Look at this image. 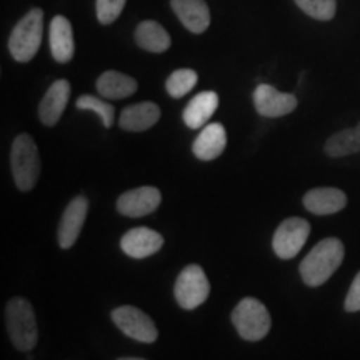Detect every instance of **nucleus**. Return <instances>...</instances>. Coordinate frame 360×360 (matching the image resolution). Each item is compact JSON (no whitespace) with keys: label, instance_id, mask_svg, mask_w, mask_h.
I'll use <instances>...</instances> for the list:
<instances>
[{"label":"nucleus","instance_id":"obj_1","mask_svg":"<svg viewBox=\"0 0 360 360\" xmlns=\"http://www.w3.org/2000/svg\"><path fill=\"white\" fill-rule=\"evenodd\" d=\"M345 247L340 238L327 237L305 255L299 265L300 277L307 287H321L344 262Z\"/></svg>","mask_w":360,"mask_h":360},{"label":"nucleus","instance_id":"obj_2","mask_svg":"<svg viewBox=\"0 0 360 360\" xmlns=\"http://www.w3.org/2000/svg\"><path fill=\"white\" fill-rule=\"evenodd\" d=\"M7 332L13 347L20 352H30L39 340L37 321L34 307L24 297H13L6 307Z\"/></svg>","mask_w":360,"mask_h":360},{"label":"nucleus","instance_id":"obj_3","mask_svg":"<svg viewBox=\"0 0 360 360\" xmlns=\"http://www.w3.org/2000/svg\"><path fill=\"white\" fill-rule=\"evenodd\" d=\"M13 182L20 192H29L37 186L40 175V157L37 143L29 134L17 135L11 148Z\"/></svg>","mask_w":360,"mask_h":360},{"label":"nucleus","instance_id":"obj_4","mask_svg":"<svg viewBox=\"0 0 360 360\" xmlns=\"http://www.w3.org/2000/svg\"><path fill=\"white\" fill-rule=\"evenodd\" d=\"M44 35V12L42 8H32L25 13L13 27L8 37V51L17 62L32 60L39 52Z\"/></svg>","mask_w":360,"mask_h":360},{"label":"nucleus","instance_id":"obj_5","mask_svg":"<svg viewBox=\"0 0 360 360\" xmlns=\"http://www.w3.org/2000/svg\"><path fill=\"white\" fill-rule=\"evenodd\" d=\"M232 323L238 335L247 342L262 340L272 327V319L265 305L254 297H245L232 310Z\"/></svg>","mask_w":360,"mask_h":360},{"label":"nucleus","instance_id":"obj_6","mask_svg":"<svg viewBox=\"0 0 360 360\" xmlns=\"http://www.w3.org/2000/svg\"><path fill=\"white\" fill-rule=\"evenodd\" d=\"M210 283L204 269L197 264L187 265L175 281L174 295L177 304L186 310H193L209 299Z\"/></svg>","mask_w":360,"mask_h":360},{"label":"nucleus","instance_id":"obj_7","mask_svg":"<svg viewBox=\"0 0 360 360\" xmlns=\"http://www.w3.org/2000/svg\"><path fill=\"white\" fill-rule=\"evenodd\" d=\"M310 236V224L302 217H289L282 220L272 238L274 252L278 259H294L307 242Z\"/></svg>","mask_w":360,"mask_h":360},{"label":"nucleus","instance_id":"obj_8","mask_svg":"<svg viewBox=\"0 0 360 360\" xmlns=\"http://www.w3.org/2000/svg\"><path fill=\"white\" fill-rule=\"evenodd\" d=\"M112 321L125 335L132 340L142 342V344H154L159 337L155 323L141 309L132 305H122L112 312Z\"/></svg>","mask_w":360,"mask_h":360},{"label":"nucleus","instance_id":"obj_9","mask_svg":"<svg viewBox=\"0 0 360 360\" xmlns=\"http://www.w3.org/2000/svg\"><path fill=\"white\" fill-rule=\"evenodd\" d=\"M297 97L294 94H285L269 84H260L254 90L255 110L262 117L277 119V117L289 115L297 109Z\"/></svg>","mask_w":360,"mask_h":360},{"label":"nucleus","instance_id":"obj_10","mask_svg":"<svg viewBox=\"0 0 360 360\" xmlns=\"http://www.w3.org/2000/svg\"><path fill=\"white\" fill-rule=\"evenodd\" d=\"M89 214V199L85 195H77L75 199L69 202L65 207L64 214H62L60 224H58V245L62 249H70L74 247L75 242L82 232V227L85 224Z\"/></svg>","mask_w":360,"mask_h":360},{"label":"nucleus","instance_id":"obj_11","mask_svg":"<svg viewBox=\"0 0 360 360\" xmlns=\"http://www.w3.org/2000/svg\"><path fill=\"white\" fill-rule=\"evenodd\" d=\"M162 202V193L157 187H137L124 192L117 199V210L125 217H146L155 212Z\"/></svg>","mask_w":360,"mask_h":360},{"label":"nucleus","instance_id":"obj_12","mask_svg":"<svg viewBox=\"0 0 360 360\" xmlns=\"http://www.w3.org/2000/svg\"><path fill=\"white\" fill-rule=\"evenodd\" d=\"M164 247V237L157 231L148 227H135L124 233L120 240V249L125 255L132 259H146L150 257Z\"/></svg>","mask_w":360,"mask_h":360},{"label":"nucleus","instance_id":"obj_13","mask_svg":"<svg viewBox=\"0 0 360 360\" xmlns=\"http://www.w3.org/2000/svg\"><path fill=\"white\" fill-rule=\"evenodd\" d=\"M70 98V84L69 80L60 79L56 80L51 87H49L45 96L42 97L39 105V119L40 122L47 127H53L58 120H60L62 114H64L67 103Z\"/></svg>","mask_w":360,"mask_h":360},{"label":"nucleus","instance_id":"obj_14","mask_svg":"<svg viewBox=\"0 0 360 360\" xmlns=\"http://www.w3.org/2000/svg\"><path fill=\"white\" fill-rule=\"evenodd\" d=\"M304 207L314 215H332L347 205V195L335 187H317L304 195Z\"/></svg>","mask_w":360,"mask_h":360},{"label":"nucleus","instance_id":"obj_15","mask_svg":"<svg viewBox=\"0 0 360 360\" xmlns=\"http://www.w3.org/2000/svg\"><path fill=\"white\" fill-rule=\"evenodd\" d=\"M179 20L192 34H202L210 25V11L205 0H170Z\"/></svg>","mask_w":360,"mask_h":360},{"label":"nucleus","instance_id":"obj_16","mask_svg":"<svg viewBox=\"0 0 360 360\" xmlns=\"http://www.w3.org/2000/svg\"><path fill=\"white\" fill-rule=\"evenodd\" d=\"M227 146V132L222 124H207L192 143L193 155L199 160H214L222 155Z\"/></svg>","mask_w":360,"mask_h":360},{"label":"nucleus","instance_id":"obj_17","mask_svg":"<svg viewBox=\"0 0 360 360\" xmlns=\"http://www.w3.org/2000/svg\"><path fill=\"white\" fill-rule=\"evenodd\" d=\"M160 120V109L154 102H141L125 107L120 114L119 125L127 132H143Z\"/></svg>","mask_w":360,"mask_h":360},{"label":"nucleus","instance_id":"obj_18","mask_svg":"<svg viewBox=\"0 0 360 360\" xmlns=\"http://www.w3.org/2000/svg\"><path fill=\"white\" fill-rule=\"evenodd\" d=\"M51 52L58 64H67L75 52L74 30L69 19L64 15H56L51 22Z\"/></svg>","mask_w":360,"mask_h":360},{"label":"nucleus","instance_id":"obj_19","mask_svg":"<svg viewBox=\"0 0 360 360\" xmlns=\"http://www.w3.org/2000/svg\"><path fill=\"white\" fill-rule=\"evenodd\" d=\"M219 107V94L214 90H205V92L197 94L187 107L184 109L182 119L188 129L195 130L207 125L210 117L215 114Z\"/></svg>","mask_w":360,"mask_h":360},{"label":"nucleus","instance_id":"obj_20","mask_svg":"<svg viewBox=\"0 0 360 360\" xmlns=\"http://www.w3.org/2000/svg\"><path fill=\"white\" fill-rule=\"evenodd\" d=\"M137 89V80L117 70L103 72L101 77L97 79V90L101 97L110 98V101H119V98L134 96Z\"/></svg>","mask_w":360,"mask_h":360},{"label":"nucleus","instance_id":"obj_21","mask_svg":"<svg viewBox=\"0 0 360 360\" xmlns=\"http://www.w3.org/2000/svg\"><path fill=\"white\" fill-rule=\"evenodd\" d=\"M135 42L147 52L162 53L172 44L167 30L155 20H143L135 29Z\"/></svg>","mask_w":360,"mask_h":360},{"label":"nucleus","instance_id":"obj_22","mask_svg":"<svg viewBox=\"0 0 360 360\" xmlns=\"http://www.w3.org/2000/svg\"><path fill=\"white\" fill-rule=\"evenodd\" d=\"M326 154L332 159H340L360 152V122L355 127L344 129L327 139Z\"/></svg>","mask_w":360,"mask_h":360},{"label":"nucleus","instance_id":"obj_23","mask_svg":"<svg viewBox=\"0 0 360 360\" xmlns=\"http://www.w3.org/2000/svg\"><path fill=\"white\" fill-rule=\"evenodd\" d=\"M197 80V72L192 69H179L170 74V77L165 82V89H167V94L172 98H180L187 96L191 90L195 87Z\"/></svg>","mask_w":360,"mask_h":360},{"label":"nucleus","instance_id":"obj_24","mask_svg":"<svg viewBox=\"0 0 360 360\" xmlns=\"http://www.w3.org/2000/svg\"><path fill=\"white\" fill-rule=\"evenodd\" d=\"M75 105H77V109L80 110H89V112H94V114H97L101 117L103 127L105 129H110L112 125H114V115H115L114 105H110L109 102L102 101L101 97L80 96L77 98V102H75Z\"/></svg>","mask_w":360,"mask_h":360},{"label":"nucleus","instance_id":"obj_25","mask_svg":"<svg viewBox=\"0 0 360 360\" xmlns=\"http://www.w3.org/2000/svg\"><path fill=\"white\" fill-rule=\"evenodd\" d=\"M297 7L315 20H332L337 12V0H294Z\"/></svg>","mask_w":360,"mask_h":360},{"label":"nucleus","instance_id":"obj_26","mask_svg":"<svg viewBox=\"0 0 360 360\" xmlns=\"http://www.w3.org/2000/svg\"><path fill=\"white\" fill-rule=\"evenodd\" d=\"M127 0H97V19L101 24L109 25L119 19Z\"/></svg>","mask_w":360,"mask_h":360},{"label":"nucleus","instance_id":"obj_27","mask_svg":"<svg viewBox=\"0 0 360 360\" xmlns=\"http://www.w3.org/2000/svg\"><path fill=\"white\" fill-rule=\"evenodd\" d=\"M344 309H345V312H349V314L360 312V272L355 276V278L352 281V285H350L347 297H345Z\"/></svg>","mask_w":360,"mask_h":360},{"label":"nucleus","instance_id":"obj_28","mask_svg":"<svg viewBox=\"0 0 360 360\" xmlns=\"http://www.w3.org/2000/svg\"><path fill=\"white\" fill-rule=\"evenodd\" d=\"M120 360H142L141 357H120Z\"/></svg>","mask_w":360,"mask_h":360}]
</instances>
